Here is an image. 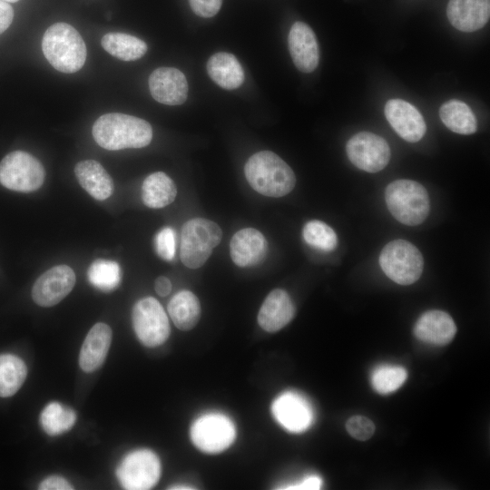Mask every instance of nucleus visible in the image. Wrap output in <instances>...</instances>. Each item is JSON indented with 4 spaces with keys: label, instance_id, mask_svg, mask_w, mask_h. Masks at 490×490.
<instances>
[{
    "label": "nucleus",
    "instance_id": "obj_15",
    "mask_svg": "<svg viewBox=\"0 0 490 490\" xmlns=\"http://www.w3.org/2000/svg\"><path fill=\"white\" fill-rule=\"evenodd\" d=\"M149 89L157 102L166 105L183 103L188 96L185 75L173 67H159L149 77Z\"/></svg>",
    "mask_w": 490,
    "mask_h": 490
},
{
    "label": "nucleus",
    "instance_id": "obj_28",
    "mask_svg": "<svg viewBox=\"0 0 490 490\" xmlns=\"http://www.w3.org/2000/svg\"><path fill=\"white\" fill-rule=\"evenodd\" d=\"M27 376L25 363L12 354L0 355V397H9L15 394Z\"/></svg>",
    "mask_w": 490,
    "mask_h": 490
},
{
    "label": "nucleus",
    "instance_id": "obj_16",
    "mask_svg": "<svg viewBox=\"0 0 490 490\" xmlns=\"http://www.w3.org/2000/svg\"><path fill=\"white\" fill-rule=\"evenodd\" d=\"M289 50L295 66L303 73L313 72L319 61L317 37L303 22L292 24L288 36Z\"/></svg>",
    "mask_w": 490,
    "mask_h": 490
},
{
    "label": "nucleus",
    "instance_id": "obj_39",
    "mask_svg": "<svg viewBox=\"0 0 490 490\" xmlns=\"http://www.w3.org/2000/svg\"><path fill=\"white\" fill-rule=\"evenodd\" d=\"M154 288L159 296L165 297L172 291V283L168 278L160 276L155 280Z\"/></svg>",
    "mask_w": 490,
    "mask_h": 490
},
{
    "label": "nucleus",
    "instance_id": "obj_12",
    "mask_svg": "<svg viewBox=\"0 0 490 490\" xmlns=\"http://www.w3.org/2000/svg\"><path fill=\"white\" fill-rule=\"evenodd\" d=\"M76 278L67 265H57L44 272L32 289L34 301L41 307H52L62 301L74 289Z\"/></svg>",
    "mask_w": 490,
    "mask_h": 490
},
{
    "label": "nucleus",
    "instance_id": "obj_30",
    "mask_svg": "<svg viewBox=\"0 0 490 490\" xmlns=\"http://www.w3.org/2000/svg\"><path fill=\"white\" fill-rule=\"evenodd\" d=\"M87 276L90 283L102 291L115 289L122 279L121 268L116 261L96 260L89 267Z\"/></svg>",
    "mask_w": 490,
    "mask_h": 490
},
{
    "label": "nucleus",
    "instance_id": "obj_21",
    "mask_svg": "<svg viewBox=\"0 0 490 490\" xmlns=\"http://www.w3.org/2000/svg\"><path fill=\"white\" fill-rule=\"evenodd\" d=\"M112 329L103 322L96 323L87 333L79 354V366L84 372L98 369L104 362L112 342Z\"/></svg>",
    "mask_w": 490,
    "mask_h": 490
},
{
    "label": "nucleus",
    "instance_id": "obj_7",
    "mask_svg": "<svg viewBox=\"0 0 490 490\" xmlns=\"http://www.w3.org/2000/svg\"><path fill=\"white\" fill-rule=\"evenodd\" d=\"M44 178L43 164L26 152H12L0 162V183L9 190L34 191L43 185Z\"/></svg>",
    "mask_w": 490,
    "mask_h": 490
},
{
    "label": "nucleus",
    "instance_id": "obj_32",
    "mask_svg": "<svg viewBox=\"0 0 490 490\" xmlns=\"http://www.w3.org/2000/svg\"><path fill=\"white\" fill-rule=\"evenodd\" d=\"M302 236L307 244L322 251H331L338 244V237L334 230L318 220L308 221L304 225Z\"/></svg>",
    "mask_w": 490,
    "mask_h": 490
},
{
    "label": "nucleus",
    "instance_id": "obj_6",
    "mask_svg": "<svg viewBox=\"0 0 490 490\" xmlns=\"http://www.w3.org/2000/svg\"><path fill=\"white\" fill-rule=\"evenodd\" d=\"M379 265L384 273L400 285H410L421 276L424 260L419 250L405 240H394L382 249Z\"/></svg>",
    "mask_w": 490,
    "mask_h": 490
},
{
    "label": "nucleus",
    "instance_id": "obj_8",
    "mask_svg": "<svg viewBox=\"0 0 490 490\" xmlns=\"http://www.w3.org/2000/svg\"><path fill=\"white\" fill-rule=\"evenodd\" d=\"M191 439L202 452L216 454L226 450L236 437V428L232 420L219 412H210L200 416L191 425Z\"/></svg>",
    "mask_w": 490,
    "mask_h": 490
},
{
    "label": "nucleus",
    "instance_id": "obj_41",
    "mask_svg": "<svg viewBox=\"0 0 490 490\" xmlns=\"http://www.w3.org/2000/svg\"><path fill=\"white\" fill-rule=\"evenodd\" d=\"M4 1L8 2V3H15V2H17L19 0H4Z\"/></svg>",
    "mask_w": 490,
    "mask_h": 490
},
{
    "label": "nucleus",
    "instance_id": "obj_40",
    "mask_svg": "<svg viewBox=\"0 0 490 490\" xmlns=\"http://www.w3.org/2000/svg\"><path fill=\"white\" fill-rule=\"evenodd\" d=\"M170 489H179V490H181V489H193V487H189L187 485H176V486H172V487H170Z\"/></svg>",
    "mask_w": 490,
    "mask_h": 490
},
{
    "label": "nucleus",
    "instance_id": "obj_11",
    "mask_svg": "<svg viewBox=\"0 0 490 490\" xmlns=\"http://www.w3.org/2000/svg\"><path fill=\"white\" fill-rule=\"evenodd\" d=\"M346 152L348 160L358 169L368 172L383 170L390 160V148L381 136L360 132L347 142Z\"/></svg>",
    "mask_w": 490,
    "mask_h": 490
},
{
    "label": "nucleus",
    "instance_id": "obj_29",
    "mask_svg": "<svg viewBox=\"0 0 490 490\" xmlns=\"http://www.w3.org/2000/svg\"><path fill=\"white\" fill-rule=\"evenodd\" d=\"M75 422V412L59 402L47 404L40 415L41 426L49 436H57L70 430Z\"/></svg>",
    "mask_w": 490,
    "mask_h": 490
},
{
    "label": "nucleus",
    "instance_id": "obj_20",
    "mask_svg": "<svg viewBox=\"0 0 490 490\" xmlns=\"http://www.w3.org/2000/svg\"><path fill=\"white\" fill-rule=\"evenodd\" d=\"M446 15L451 24L462 32L481 29L490 16V0H449Z\"/></svg>",
    "mask_w": 490,
    "mask_h": 490
},
{
    "label": "nucleus",
    "instance_id": "obj_27",
    "mask_svg": "<svg viewBox=\"0 0 490 490\" xmlns=\"http://www.w3.org/2000/svg\"><path fill=\"white\" fill-rule=\"evenodd\" d=\"M101 44L111 55L126 62L142 57L148 48L142 39L124 33L105 34Z\"/></svg>",
    "mask_w": 490,
    "mask_h": 490
},
{
    "label": "nucleus",
    "instance_id": "obj_3",
    "mask_svg": "<svg viewBox=\"0 0 490 490\" xmlns=\"http://www.w3.org/2000/svg\"><path fill=\"white\" fill-rule=\"evenodd\" d=\"M42 50L50 64L59 72L79 71L86 60V46L78 31L69 24L56 23L44 34Z\"/></svg>",
    "mask_w": 490,
    "mask_h": 490
},
{
    "label": "nucleus",
    "instance_id": "obj_1",
    "mask_svg": "<svg viewBox=\"0 0 490 490\" xmlns=\"http://www.w3.org/2000/svg\"><path fill=\"white\" fill-rule=\"evenodd\" d=\"M92 133L96 143L109 151L142 148L152 139V128L148 122L120 113L100 116L93 125Z\"/></svg>",
    "mask_w": 490,
    "mask_h": 490
},
{
    "label": "nucleus",
    "instance_id": "obj_9",
    "mask_svg": "<svg viewBox=\"0 0 490 490\" xmlns=\"http://www.w3.org/2000/svg\"><path fill=\"white\" fill-rule=\"evenodd\" d=\"M133 330L145 347L163 344L170 336L168 317L161 303L152 297L139 299L132 311Z\"/></svg>",
    "mask_w": 490,
    "mask_h": 490
},
{
    "label": "nucleus",
    "instance_id": "obj_22",
    "mask_svg": "<svg viewBox=\"0 0 490 490\" xmlns=\"http://www.w3.org/2000/svg\"><path fill=\"white\" fill-rule=\"evenodd\" d=\"M74 174L79 184L93 198L103 201L113 192V181L103 165L94 160L76 163Z\"/></svg>",
    "mask_w": 490,
    "mask_h": 490
},
{
    "label": "nucleus",
    "instance_id": "obj_23",
    "mask_svg": "<svg viewBox=\"0 0 490 490\" xmlns=\"http://www.w3.org/2000/svg\"><path fill=\"white\" fill-rule=\"evenodd\" d=\"M211 80L226 90L239 88L244 82V71L238 59L230 53L214 54L207 62Z\"/></svg>",
    "mask_w": 490,
    "mask_h": 490
},
{
    "label": "nucleus",
    "instance_id": "obj_31",
    "mask_svg": "<svg viewBox=\"0 0 490 490\" xmlns=\"http://www.w3.org/2000/svg\"><path fill=\"white\" fill-rule=\"evenodd\" d=\"M407 377V370L401 366L380 365L372 371L370 382L375 391L385 395L397 390Z\"/></svg>",
    "mask_w": 490,
    "mask_h": 490
},
{
    "label": "nucleus",
    "instance_id": "obj_13",
    "mask_svg": "<svg viewBox=\"0 0 490 490\" xmlns=\"http://www.w3.org/2000/svg\"><path fill=\"white\" fill-rule=\"evenodd\" d=\"M271 411L276 421L291 433L304 432L313 422L309 402L293 391L284 392L276 397Z\"/></svg>",
    "mask_w": 490,
    "mask_h": 490
},
{
    "label": "nucleus",
    "instance_id": "obj_2",
    "mask_svg": "<svg viewBox=\"0 0 490 490\" xmlns=\"http://www.w3.org/2000/svg\"><path fill=\"white\" fill-rule=\"evenodd\" d=\"M244 173L250 187L268 197L285 196L296 184L292 169L270 151H261L251 155L245 163Z\"/></svg>",
    "mask_w": 490,
    "mask_h": 490
},
{
    "label": "nucleus",
    "instance_id": "obj_17",
    "mask_svg": "<svg viewBox=\"0 0 490 490\" xmlns=\"http://www.w3.org/2000/svg\"><path fill=\"white\" fill-rule=\"evenodd\" d=\"M230 254L237 266L253 267L265 260L268 241L264 235L254 228L241 229L230 240Z\"/></svg>",
    "mask_w": 490,
    "mask_h": 490
},
{
    "label": "nucleus",
    "instance_id": "obj_4",
    "mask_svg": "<svg viewBox=\"0 0 490 490\" xmlns=\"http://www.w3.org/2000/svg\"><path fill=\"white\" fill-rule=\"evenodd\" d=\"M385 200L388 211L399 222L416 226L429 213V196L423 185L412 180H396L386 188Z\"/></svg>",
    "mask_w": 490,
    "mask_h": 490
},
{
    "label": "nucleus",
    "instance_id": "obj_25",
    "mask_svg": "<svg viewBox=\"0 0 490 490\" xmlns=\"http://www.w3.org/2000/svg\"><path fill=\"white\" fill-rule=\"evenodd\" d=\"M168 313L179 329L193 328L201 318V304L197 296L190 290L177 292L169 301Z\"/></svg>",
    "mask_w": 490,
    "mask_h": 490
},
{
    "label": "nucleus",
    "instance_id": "obj_18",
    "mask_svg": "<svg viewBox=\"0 0 490 490\" xmlns=\"http://www.w3.org/2000/svg\"><path fill=\"white\" fill-rule=\"evenodd\" d=\"M295 306L287 291L271 290L258 313V323L267 332H277L288 325L295 315Z\"/></svg>",
    "mask_w": 490,
    "mask_h": 490
},
{
    "label": "nucleus",
    "instance_id": "obj_19",
    "mask_svg": "<svg viewBox=\"0 0 490 490\" xmlns=\"http://www.w3.org/2000/svg\"><path fill=\"white\" fill-rule=\"evenodd\" d=\"M456 333V326L452 317L437 309L423 313L414 327V334L417 339L436 346L450 343Z\"/></svg>",
    "mask_w": 490,
    "mask_h": 490
},
{
    "label": "nucleus",
    "instance_id": "obj_33",
    "mask_svg": "<svg viewBox=\"0 0 490 490\" xmlns=\"http://www.w3.org/2000/svg\"><path fill=\"white\" fill-rule=\"evenodd\" d=\"M156 253L164 260H172L175 255V232L171 227H164L154 238Z\"/></svg>",
    "mask_w": 490,
    "mask_h": 490
},
{
    "label": "nucleus",
    "instance_id": "obj_35",
    "mask_svg": "<svg viewBox=\"0 0 490 490\" xmlns=\"http://www.w3.org/2000/svg\"><path fill=\"white\" fill-rule=\"evenodd\" d=\"M191 10L199 16L212 17L220 9L222 0H189Z\"/></svg>",
    "mask_w": 490,
    "mask_h": 490
},
{
    "label": "nucleus",
    "instance_id": "obj_5",
    "mask_svg": "<svg viewBox=\"0 0 490 490\" xmlns=\"http://www.w3.org/2000/svg\"><path fill=\"white\" fill-rule=\"evenodd\" d=\"M221 239L222 231L216 222L205 218L189 220L181 232V262L189 269L203 266Z\"/></svg>",
    "mask_w": 490,
    "mask_h": 490
},
{
    "label": "nucleus",
    "instance_id": "obj_24",
    "mask_svg": "<svg viewBox=\"0 0 490 490\" xmlns=\"http://www.w3.org/2000/svg\"><path fill=\"white\" fill-rule=\"evenodd\" d=\"M177 188L164 172H156L145 178L142 185V200L149 208L161 209L174 201Z\"/></svg>",
    "mask_w": 490,
    "mask_h": 490
},
{
    "label": "nucleus",
    "instance_id": "obj_36",
    "mask_svg": "<svg viewBox=\"0 0 490 490\" xmlns=\"http://www.w3.org/2000/svg\"><path fill=\"white\" fill-rule=\"evenodd\" d=\"M41 490H71L73 485L64 477L51 475L44 478L39 485Z\"/></svg>",
    "mask_w": 490,
    "mask_h": 490
},
{
    "label": "nucleus",
    "instance_id": "obj_37",
    "mask_svg": "<svg viewBox=\"0 0 490 490\" xmlns=\"http://www.w3.org/2000/svg\"><path fill=\"white\" fill-rule=\"evenodd\" d=\"M321 478L316 475H311L305 477L299 483L288 485L282 489H298V490H315L319 489L321 486Z\"/></svg>",
    "mask_w": 490,
    "mask_h": 490
},
{
    "label": "nucleus",
    "instance_id": "obj_14",
    "mask_svg": "<svg viewBox=\"0 0 490 490\" xmlns=\"http://www.w3.org/2000/svg\"><path fill=\"white\" fill-rule=\"evenodd\" d=\"M385 115L395 132L409 142L423 138L426 125L422 114L411 103L402 99H390L385 105Z\"/></svg>",
    "mask_w": 490,
    "mask_h": 490
},
{
    "label": "nucleus",
    "instance_id": "obj_34",
    "mask_svg": "<svg viewBox=\"0 0 490 490\" xmlns=\"http://www.w3.org/2000/svg\"><path fill=\"white\" fill-rule=\"evenodd\" d=\"M348 433L355 439L366 441L369 439L375 432L374 423L363 416H353L346 423Z\"/></svg>",
    "mask_w": 490,
    "mask_h": 490
},
{
    "label": "nucleus",
    "instance_id": "obj_10",
    "mask_svg": "<svg viewBox=\"0 0 490 490\" xmlns=\"http://www.w3.org/2000/svg\"><path fill=\"white\" fill-rule=\"evenodd\" d=\"M158 456L149 449H138L127 454L116 470L119 483L124 489L147 490L152 488L161 475Z\"/></svg>",
    "mask_w": 490,
    "mask_h": 490
},
{
    "label": "nucleus",
    "instance_id": "obj_26",
    "mask_svg": "<svg viewBox=\"0 0 490 490\" xmlns=\"http://www.w3.org/2000/svg\"><path fill=\"white\" fill-rule=\"evenodd\" d=\"M442 122L452 132L472 134L477 130L476 118L470 107L456 99L444 103L439 109Z\"/></svg>",
    "mask_w": 490,
    "mask_h": 490
},
{
    "label": "nucleus",
    "instance_id": "obj_38",
    "mask_svg": "<svg viewBox=\"0 0 490 490\" xmlns=\"http://www.w3.org/2000/svg\"><path fill=\"white\" fill-rule=\"evenodd\" d=\"M13 19L14 9L12 5L8 2L0 0V34L11 25Z\"/></svg>",
    "mask_w": 490,
    "mask_h": 490
}]
</instances>
